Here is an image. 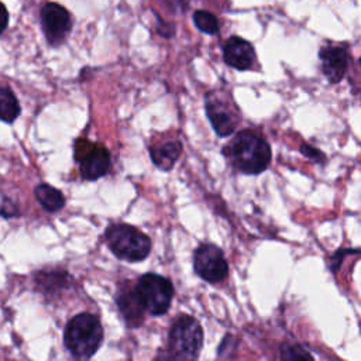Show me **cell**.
Masks as SVG:
<instances>
[{
    "label": "cell",
    "mask_w": 361,
    "mask_h": 361,
    "mask_svg": "<svg viewBox=\"0 0 361 361\" xmlns=\"http://www.w3.org/2000/svg\"><path fill=\"white\" fill-rule=\"evenodd\" d=\"M230 164L241 173L257 175L264 172L271 162V147L267 140L251 131L243 130L234 135L224 148Z\"/></svg>",
    "instance_id": "obj_1"
},
{
    "label": "cell",
    "mask_w": 361,
    "mask_h": 361,
    "mask_svg": "<svg viewBox=\"0 0 361 361\" xmlns=\"http://www.w3.org/2000/svg\"><path fill=\"white\" fill-rule=\"evenodd\" d=\"M63 341L76 360L86 361L99 350L103 341L102 323L92 313H79L68 322Z\"/></svg>",
    "instance_id": "obj_2"
},
{
    "label": "cell",
    "mask_w": 361,
    "mask_h": 361,
    "mask_svg": "<svg viewBox=\"0 0 361 361\" xmlns=\"http://www.w3.org/2000/svg\"><path fill=\"white\" fill-rule=\"evenodd\" d=\"M110 251L120 259L138 262L148 257L151 240L147 234L130 224H111L104 233Z\"/></svg>",
    "instance_id": "obj_3"
},
{
    "label": "cell",
    "mask_w": 361,
    "mask_h": 361,
    "mask_svg": "<svg viewBox=\"0 0 361 361\" xmlns=\"http://www.w3.org/2000/svg\"><path fill=\"white\" fill-rule=\"evenodd\" d=\"M203 330L199 322L189 316L180 314L172 323L168 337V348L176 354L195 361L202 350Z\"/></svg>",
    "instance_id": "obj_4"
},
{
    "label": "cell",
    "mask_w": 361,
    "mask_h": 361,
    "mask_svg": "<svg viewBox=\"0 0 361 361\" xmlns=\"http://www.w3.org/2000/svg\"><path fill=\"white\" fill-rule=\"evenodd\" d=\"M204 100L207 118L217 135L226 137L233 134L241 120V114L230 93L213 90L206 94Z\"/></svg>",
    "instance_id": "obj_5"
},
{
    "label": "cell",
    "mask_w": 361,
    "mask_h": 361,
    "mask_svg": "<svg viewBox=\"0 0 361 361\" xmlns=\"http://www.w3.org/2000/svg\"><path fill=\"white\" fill-rule=\"evenodd\" d=\"M135 290L149 314H164L173 298L172 282L158 274H144L135 283Z\"/></svg>",
    "instance_id": "obj_6"
},
{
    "label": "cell",
    "mask_w": 361,
    "mask_h": 361,
    "mask_svg": "<svg viewBox=\"0 0 361 361\" xmlns=\"http://www.w3.org/2000/svg\"><path fill=\"white\" fill-rule=\"evenodd\" d=\"M75 159L82 178L87 180L102 178L110 168V154L104 145L97 142L78 140L75 144Z\"/></svg>",
    "instance_id": "obj_7"
},
{
    "label": "cell",
    "mask_w": 361,
    "mask_h": 361,
    "mask_svg": "<svg viewBox=\"0 0 361 361\" xmlns=\"http://www.w3.org/2000/svg\"><path fill=\"white\" fill-rule=\"evenodd\" d=\"M195 272L210 283L223 281L228 274V262L223 251L214 244H200L193 254Z\"/></svg>",
    "instance_id": "obj_8"
},
{
    "label": "cell",
    "mask_w": 361,
    "mask_h": 361,
    "mask_svg": "<svg viewBox=\"0 0 361 361\" xmlns=\"http://www.w3.org/2000/svg\"><path fill=\"white\" fill-rule=\"evenodd\" d=\"M39 18L45 38L51 45H59L71 32V14L58 3H45L41 8Z\"/></svg>",
    "instance_id": "obj_9"
},
{
    "label": "cell",
    "mask_w": 361,
    "mask_h": 361,
    "mask_svg": "<svg viewBox=\"0 0 361 361\" xmlns=\"http://www.w3.org/2000/svg\"><path fill=\"white\" fill-rule=\"evenodd\" d=\"M323 75L330 83H338L348 68V51L343 45H324L319 51Z\"/></svg>",
    "instance_id": "obj_10"
},
{
    "label": "cell",
    "mask_w": 361,
    "mask_h": 361,
    "mask_svg": "<svg viewBox=\"0 0 361 361\" xmlns=\"http://www.w3.org/2000/svg\"><path fill=\"white\" fill-rule=\"evenodd\" d=\"M224 62L237 69L247 71L255 62V51L251 42L240 37H230L223 45Z\"/></svg>",
    "instance_id": "obj_11"
},
{
    "label": "cell",
    "mask_w": 361,
    "mask_h": 361,
    "mask_svg": "<svg viewBox=\"0 0 361 361\" xmlns=\"http://www.w3.org/2000/svg\"><path fill=\"white\" fill-rule=\"evenodd\" d=\"M182 152V142L175 137H158L149 145L152 162L162 171H171Z\"/></svg>",
    "instance_id": "obj_12"
},
{
    "label": "cell",
    "mask_w": 361,
    "mask_h": 361,
    "mask_svg": "<svg viewBox=\"0 0 361 361\" xmlns=\"http://www.w3.org/2000/svg\"><path fill=\"white\" fill-rule=\"evenodd\" d=\"M117 306L130 327H138L144 320V313L147 312L137 290L135 286H126L117 292L116 296Z\"/></svg>",
    "instance_id": "obj_13"
},
{
    "label": "cell",
    "mask_w": 361,
    "mask_h": 361,
    "mask_svg": "<svg viewBox=\"0 0 361 361\" xmlns=\"http://www.w3.org/2000/svg\"><path fill=\"white\" fill-rule=\"evenodd\" d=\"M34 195L39 204L48 212H58L65 206V197L62 192L51 185L39 183L34 189Z\"/></svg>",
    "instance_id": "obj_14"
},
{
    "label": "cell",
    "mask_w": 361,
    "mask_h": 361,
    "mask_svg": "<svg viewBox=\"0 0 361 361\" xmlns=\"http://www.w3.org/2000/svg\"><path fill=\"white\" fill-rule=\"evenodd\" d=\"M21 107L14 96V93L8 87L0 89V117L6 123H13L20 116Z\"/></svg>",
    "instance_id": "obj_15"
},
{
    "label": "cell",
    "mask_w": 361,
    "mask_h": 361,
    "mask_svg": "<svg viewBox=\"0 0 361 361\" xmlns=\"http://www.w3.org/2000/svg\"><path fill=\"white\" fill-rule=\"evenodd\" d=\"M193 23L196 28L204 34H216L220 30L217 17L207 10H196L193 13Z\"/></svg>",
    "instance_id": "obj_16"
},
{
    "label": "cell",
    "mask_w": 361,
    "mask_h": 361,
    "mask_svg": "<svg viewBox=\"0 0 361 361\" xmlns=\"http://www.w3.org/2000/svg\"><path fill=\"white\" fill-rule=\"evenodd\" d=\"M281 361H314L307 350L299 344H283L281 347Z\"/></svg>",
    "instance_id": "obj_17"
},
{
    "label": "cell",
    "mask_w": 361,
    "mask_h": 361,
    "mask_svg": "<svg viewBox=\"0 0 361 361\" xmlns=\"http://www.w3.org/2000/svg\"><path fill=\"white\" fill-rule=\"evenodd\" d=\"M154 361H192V360H188V358L176 354L175 351H172L171 348L166 347V348H161L157 353Z\"/></svg>",
    "instance_id": "obj_18"
},
{
    "label": "cell",
    "mask_w": 361,
    "mask_h": 361,
    "mask_svg": "<svg viewBox=\"0 0 361 361\" xmlns=\"http://www.w3.org/2000/svg\"><path fill=\"white\" fill-rule=\"evenodd\" d=\"M300 152H302L306 158L313 159V161H316V162H323V161H324V154H323L322 151H319L317 148H314V147H310V145L303 144V145L300 147Z\"/></svg>",
    "instance_id": "obj_19"
},
{
    "label": "cell",
    "mask_w": 361,
    "mask_h": 361,
    "mask_svg": "<svg viewBox=\"0 0 361 361\" xmlns=\"http://www.w3.org/2000/svg\"><path fill=\"white\" fill-rule=\"evenodd\" d=\"M1 10H3V25H1V31H4V28L7 27V21H8V13H7V8L4 6H1Z\"/></svg>",
    "instance_id": "obj_20"
}]
</instances>
